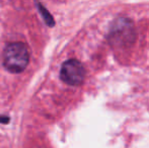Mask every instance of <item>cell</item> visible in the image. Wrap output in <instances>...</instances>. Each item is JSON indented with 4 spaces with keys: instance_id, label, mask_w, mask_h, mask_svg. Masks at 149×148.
I'll list each match as a JSON object with an SVG mask.
<instances>
[{
    "instance_id": "6da1fadb",
    "label": "cell",
    "mask_w": 149,
    "mask_h": 148,
    "mask_svg": "<svg viewBox=\"0 0 149 148\" xmlns=\"http://www.w3.org/2000/svg\"><path fill=\"white\" fill-rule=\"evenodd\" d=\"M136 32L134 24L127 17H119L114 20L110 28L108 41L117 48H126L134 43Z\"/></svg>"
},
{
    "instance_id": "7a4b0ae2",
    "label": "cell",
    "mask_w": 149,
    "mask_h": 148,
    "mask_svg": "<svg viewBox=\"0 0 149 148\" xmlns=\"http://www.w3.org/2000/svg\"><path fill=\"white\" fill-rule=\"evenodd\" d=\"M30 61V54L24 43L16 42L6 46L3 53L5 68L12 73H19L26 68Z\"/></svg>"
},
{
    "instance_id": "3957f363",
    "label": "cell",
    "mask_w": 149,
    "mask_h": 148,
    "mask_svg": "<svg viewBox=\"0 0 149 148\" xmlns=\"http://www.w3.org/2000/svg\"><path fill=\"white\" fill-rule=\"evenodd\" d=\"M60 78L66 84L77 86L84 80L85 69L78 60L70 59L63 63L60 71Z\"/></svg>"
},
{
    "instance_id": "277c9868",
    "label": "cell",
    "mask_w": 149,
    "mask_h": 148,
    "mask_svg": "<svg viewBox=\"0 0 149 148\" xmlns=\"http://www.w3.org/2000/svg\"><path fill=\"white\" fill-rule=\"evenodd\" d=\"M36 4H37L38 9H39V11L41 12L42 16H43L44 20H45V22H46V24H47V26H55V20H54L53 16L51 15V13H50V12L48 11V10L46 9L43 5H42L41 2H39L38 0H36Z\"/></svg>"
},
{
    "instance_id": "5b68a950",
    "label": "cell",
    "mask_w": 149,
    "mask_h": 148,
    "mask_svg": "<svg viewBox=\"0 0 149 148\" xmlns=\"http://www.w3.org/2000/svg\"><path fill=\"white\" fill-rule=\"evenodd\" d=\"M0 122L7 123L8 122V118H6V117H0Z\"/></svg>"
}]
</instances>
